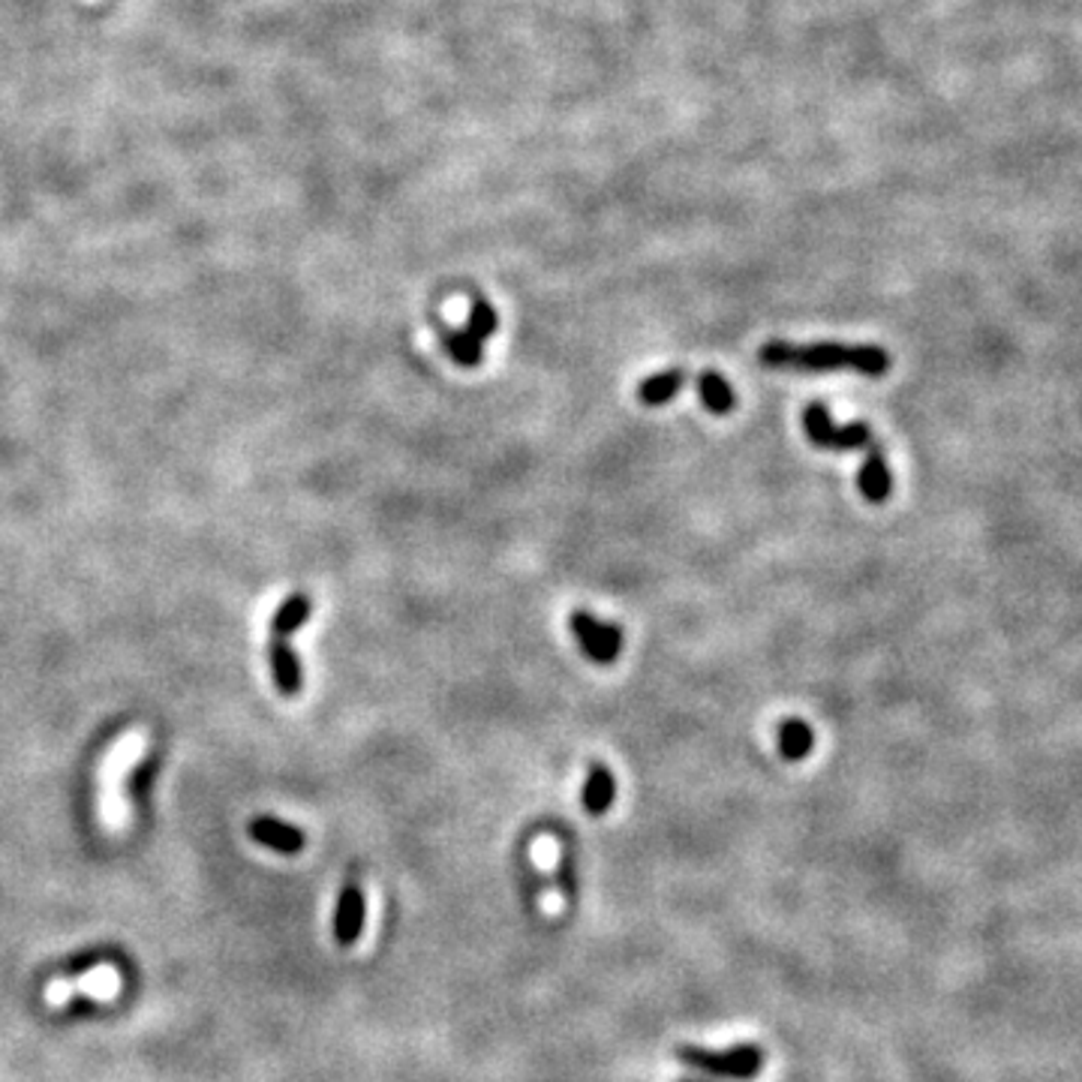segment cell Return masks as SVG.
Here are the masks:
<instances>
[{"mask_svg": "<svg viewBox=\"0 0 1082 1082\" xmlns=\"http://www.w3.org/2000/svg\"><path fill=\"white\" fill-rule=\"evenodd\" d=\"M761 365L773 370H806V373H830V370H854L863 377H884L890 370V355L882 346L860 343H797L770 341L761 346Z\"/></svg>", "mask_w": 1082, "mask_h": 1082, "instance_id": "cell-1", "label": "cell"}, {"mask_svg": "<svg viewBox=\"0 0 1082 1082\" xmlns=\"http://www.w3.org/2000/svg\"><path fill=\"white\" fill-rule=\"evenodd\" d=\"M677 1061L686 1068H694V1071L710 1073V1077L749 1082L764 1071V1049L758 1044H740V1047L722 1049V1052L701 1047H680L677 1049Z\"/></svg>", "mask_w": 1082, "mask_h": 1082, "instance_id": "cell-2", "label": "cell"}, {"mask_svg": "<svg viewBox=\"0 0 1082 1082\" xmlns=\"http://www.w3.org/2000/svg\"><path fill=\"white\" fill-rule=\"evenodd\" d=\"M803 430L809 436L812 446L830 448V451H851V448H870L872 439L870 424H848V427H836L830 422V412L824 403H809L803 412Z\"/></svg>", "mask_w": 1082, "mask_h": 1082, "instance_id": "cell-3", "label": "cell"}, {"mask_svg": "<svg viewBox=\"0 0 1082 1082\" xmlns=\"http://www.w3.org/2000/svg\"><path fill=\"white\" fill-rule=\"evenodd\" d=\"M572 635L577 637V644L584 649V656L596 665H613L620 659L623 649V629L613 623H601L589 611H575L568 617Z\"/></svg>", "mask_w": 1082, "mask_h": 1082, "instance_id": "cell-4", "label": "cell"}, {"mask_svg": "<svg viewBox=\"0 0 1082 1082\" xmlns=\"http://www.w3.org/2000/svg\"><path fill=\"white\" fill-rule=\"evenodd\" d=\"M367 923V899L358 884H346L334 908V942L341 947H353L361 939Z\"/></svg>", "mask_w": 1082, "mask_h": 1082, "instance_id": "cell-5", "label": "cell"}, {"mask_svg": "<svg viewBox=\"0 0 1082 1082\" xmlns=\"http://www.w3.org/2000/svg\"><path fill=\"white\" fill-rule=\"evenodd\" d=\"M857 487L860 494L866 496L872 506H882V503H887L890 494H894V472H890L884 451L875 446V442H872L870 451H866V458H863V467H860V475H857Z\"/></svg>", "mask_w": 1082, "mask_h": 1082, "instance_id": "cell-6", "label": "cell"}, {"mask_svg": "<svg viewBox=\"0 0 1082 1082\" xmlns=\"http://www.w3.org/2000/svg\"><path fill=\"white\" fill-rule=\"evenodd\" d=\"M250 836H253V842H260V845L270 848V851H277V854H298L307 842V836L301 827L277 821V818H270V815L253 818V824H250Z\"/></svg>", "mask_w": 1082, "mask_h": 1082, "instance_id": "cell-7", "label": "cell"}, {"mask_svg": "<svg viewBox=\"0 0 1082 1082\" xmlns=\"http://www.w3.org/2000/svg\"><path fill=\"white\" fill-rule=\"evenodd\" d=\"M268 661L270 674H274V686L277 692L286 698H295L304 686V671H301V659L295 656V649L289 647L286 637H270L268 641Z\"/></svg>", "mask_w": 1082, "mask_h": 1082, "instance_id": "cell-8", "label": "cell"}, {"mask_svg": "<svg viewBox=\"0 0 1082 1082\" xmlns=\"http://www.w3.org/2000/svg\"><path fill=\"white\" fill-rule=\"evenodd\" d=\"M613 801H617V779L605 764H592L589 767L587 785H584V794H580V803L584 809L592 818H599L605 812L611 809Z\"/></svg>", "mask_w": 1082, "mask_h": 1082, "instance_id": "cell-9", "label": "cell"}, {"mask_svg": "<svg viewBox=\"0 0 1082 1082\" xmlns=\"http://www.w3.org/2000/svg\"><path fill=\"white\" fill-rule=\"evenodd\" d=\"M310 613H313V601L307 599L304 592H292L270 620V637H286L289 641V635H295L310 620Z\"/></svg>", "mask_w": 1082, "mask_h": 1082, "instance_id": "cell-10", "label": "cell"}, {"mask_svg": "<svg viewBox=\"0 0 1082 1082\" xmlns=\"http://www.w3.org/2000/svg\"><path fill=\"white\" fill-rule=\"evenodd\" d=\"M698 394H701V403L713 415H728L737 406V394L730 389V382L716 370H704L698 377Z\"/></svg>", "mask_w": 1082, "mask_h": 1082, "instance_id": "cell-11", "label": "cell"}, {"mask_svg": "<svg viewBox=\"0 0 1082 1082\" xmlns=\"http://www.w3.org/2000/svg\"><path fill=\"white\" fill-rule=\"evenodd\" d=\"M815 746V734L803 718H785L779 725V755L785 761H803Z\"/></svg>", "mask_w": 1082, "mask_h": 1082, "instance_id": "cell-12", "label": "cell"}, {"mask_svg": "<svg viewBox=\"0 0 1082 1082\" xmlns=\"http://www.w3.org/2000/svg\"><path fill=\"white\" fill-rule=\"evenodd\" d=\"M682 382H686V373H682L680 367L656 373V377H647L637 385V401L644 403V406H661V403L674 401L680 394Z\"/></svg>", "mask_w": 1082, "mask_h": 1082, "instance_id": "cell-13", "label": "cell"}, {"mask_svg": "<svg viewBox=\"0 0 1082 1082\" xmlns=\"http://www.w3.org/2000/svg\"><path fill=\"white\" fill-rule=\"evenodd\" d=\"M442 343H446V349H448V355H451V361H454V365H460V367H479L482 365L484 343L475 341V337H472V334H467V331L442 329Z\"/></svg>", "mask_w": 1082, "mask_h": 1082, "instance_id": "cell-14", "label": "cell"}, {"mask_svg": "<svg viewBox=\"0 0 1082 1082\" xmlns=\"http://www.w3.org/2000/svg\"><path fill=\"white\" fill-rule=\"evenodd\" d=\"M496 325H499V319H496V310L484 298H475L472 301V310H470V319H467V334H472L475 341H487L491 334L496 331Z\"/></svg>", "mask_w": 1082, "mask_h": 1082, "instance_id": "cell-15", "label": "cell"}, {"mask_svg": "<svg viewBox=\"0 0 1082 1082\" xmlns=\"http://www.w3.org/2000/svg\"><path fill=\"white\" fill-rule=\"evenodd\" d=\"M674 1082H706V1080H698V1077H680V1080Z\"/></svg>", "mask_w": 1082, "mask_h": 1082, "instance_id": "cell-16", "label": "cell"}]
</instances>
